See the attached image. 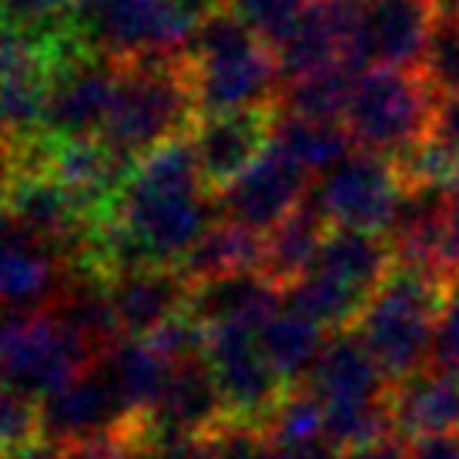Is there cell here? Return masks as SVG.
Instances as JSON below:
<instances>
[{"mask_svg":"<svg viewBox=\"0 0 459 459\" xmlns=\"http://www.w3.org/2000/svg\"><path fill=\"white\" fill-rule=\"evenodd\" d=\"M185 65L198 117L275 104L285 84L272 44L225 4L195 27Z\"/></svg>","mask_w":459,"mask_h":459,"instance_id":"cell-1","label":"cell"},{"mask_svg":"<svg viewBox=\"0 0 459 459\" xmlns=\"http://www.w3.org/2000/svg\"><path fill=\"white\" fill-rule=\"evenodd\" d=\"M198 121L185 54H158L117 61L115 101L104 121L101 141L138 165L141 158L188 138Z\"/></svg>","mask_w":459,"mask_h":459,"instance_id":"cell-2","label":"cell"},{"mask_svg":"<svg viewBox=\"0 0 459 459\" xmlns=\"http://www.w3.org/2000/svg\"><path fill=\"white\" fill-rule=\"evenodd\" d=\"M456 289L459 285H449L422 268L393 265L385 275L352 332L389 383H403L429 362L436 319Z\"/></svg>","mask_w":459,"mask_h":459,"instance_id":"cell-3","label":"cell"},{"mask_svg":"<svg viewBox=\"0 0 459 459\" xmlns=\"http://www.w3.org/2000/svg\"><path fill=\"white\" fill-rule=\"evenodd\" d=\"M225 0H77L71 30L94 57L185 54L195 27Z\"/></svg>","mask_w":459,"mask_h":459,"instance_id":"cell-4","label":"cell"},{"mask_svg":"<svg viewBox=\"0 0 459 459\" xmlns=\"http://www.w3.org/2000/svg\"><path fill=\"white\" fill-rule=\"evenodd\" d=\"M436 108L439 94L422 71L369 67L359 71L342 125L359 152L395 158L433 134Z\"/></svg>","mask_w":459,"mask_h":459,"instance_id":"cell-5","label":"cell"},{"mask_svg":"<svg viewBox=\"0 0 459 459\" xmlns=\"http://www.w3.org/2000/svg\"><path fill=\"white\" fill-rule=\"evenodd\" d=\"M98 362L101 359L51 308L0 316V383L38 403L61 393Z\"/></svg>","mask_w":459,"mask_h":459,"instance_id":"cell-6","label":"cell"},{"mask_svg":"<svg viewBox=\"0 0 459 459\" xmlns=\"http://www.w3.org/2000/svg\"><path fill=\"white\" fill-rule=\"evenodd\" d=\"M403 192L406 188L393 158L352 152L316 181L308 198L329 221V229L385 235L403 202Z\"/></svg>","mask_w":459,"mask_h":459,"instance_id":"cell-7","label":"cell"},{"mask_svg":"<svg viewBox=\"0 0 459 459\" xmlns=\"http://www.w3.org/2000/svg\"><path fill=\"white\" fill-rule=\"evenodd\" d=\"M204 366L215 379V389L225 403L231 422L265 426L272 409L285 395V379L262 352L258 332L252 329H218L204 339Z\"/></svg>","mask_w":459,"mask_h":459,"instance_id":"cell-8","label":"cell"},{"mask_svg":"<svg viewBox=\"0 0 459 459\" xmlns=\"http://www.w3.org/2000/svg\"><path fill=\"white\" fill-rule=\"evenodd\" d=\"M439 24L436 0H362L356 7L352 67L420 71Z\"/></svg>","mask_w":459,"mask_h":459,"instance_id":"cell-9","label":"cell"},{"mask_svg":"<svg viewBox=\"0 0 459 459\" xmlns=\"http://www.w3.org/2000/svg\"><path fill=\"white\" fill-rule=\"evenodd\" d=\"M117 88V61L81 51L57 65L44 111V138H101Z\"/></svg>","mask_w":459,"mask_h":459,"instance_id":"cell-10","label":"cell"},{"mask_svg":"<svg viewBox=\"0 0 459 459\" xmlns=\"http://www.w3.org/2000/svg\"><path fill=\"white\" fill-rule=\"evenodd\" d=\"M279 121V104L245 108L229 115L198 117L188 131V144L195 152L198 171L212 192H225L268 152Z\"/></svg>","mask_w":459,"mask_h":459,"instance_id":"cell-11","label":"cell"},{"mask_svg":"<svg viewBox=\"0 0 459 459\" xmlns=\"http://www.w3.org/2000/svg\"><path fill=\"white\" fill-rule=\"evenodd\" d=\"M308 178L312 175L295 165L289 154L268 144V152L242 178L218 192V215L258 235H268L308 198Z\"/></svg>","mask_w":459,"mask_h":459,"instance_id":"cell-12","label":"cell"},{"mask_svg":"<svg viewBox=\"0 0 459 459\" xmlns=\"http://www.w3.org/2000/svg\"><path fill=\"white\" fill-rule=\"evenodd\" d=\"M134 422L141 420L121 403V395L98 366L65 385L61 393L40 399V433L48 446L57 449L125 433Z\"/></svg>","mask_w":459,"mask_h":459,"instance_id":"cell-13","label":"cell"},{"mask_svg":"<svg viewBox=\"0 0 459 459\" xmlns=\"http://www.w3.org/2000/svg\"><path fill=\"white\" fill-rule=\"evenodd\" d=\"M356 7L352 0H308L281 38L272 40L281 77L295 81L322 67L352 65Z\"/></svg>","mask_w":459,"mask_h":459,"instance_id":"cell-14","label":"cell"},{"mask_svg":"<svg viewBox=\"0 0 459 459\" xmlns=\"http://www.w3.org/2000/svg\"><path fill=\"white\" fill-rule=\"evenodd\" d=\"M281 306H285V292L268 279L265 272H245V275H221V279L195 281L192 299H188V316L204 332H258Z\"/></svg>","mask_w":459,"mask_h":459,"instance_id":"cell-15","label":"cell"},{"mask_svg":"<svg viewBox=\"0 0 459 459\" xmlns=\"http://www.w3.org/2000/svg\"><path fill=\"white\" fill-rule=\"evenodd\" d=\"M108 299L121 335L148 339L152 332L188 312L192 281L185 279L181 268H141L108 281Z\"/></svg>","mask_w":459,"mask_h":459,"instance_id":"cell-16","label":"cell"},{"mask_svg":"<svg viewBox=\"0 0 459 459\" xmlns=\"http://www.w3.org/2000/svg\"><path fill=\"white\" fill-rule=\"evenodd\" d=\"M225 416V403L215 389V379L202 359L175 366L161 403L144 416V433L154 436H208L215 433Z\"/></svg>","mask_w":459,"mask_h":459,"instance_id":"cell-17","label":"cell"},{"mask_svg":"<svg viewBox=\"0 0 459 459\" xmlns=\"http://www.w3.org/2000/svg\"><path fill=\"white\" fill-rule=\"evenodd\" d=\"M395 436L409 443L459 433V383L436 369H422L389 389Z\"/></svg>","mask_w":459,"mask_h":459,"instance_id":"cell-18","label":"cell"},{"mask_svg":"<svg viewBox=\"0 0 459 459\" xmlns=\"http://www.w3.org/2000/svg\"><path fill=\"white\" fill-rule=\"evenodd\" d=\"M306 385L319 395L322 406L379 403L393 389L385 372L379 369V362L356 339V332H342L325 345V352L319 356Z\"/></svg>","mask_w":459,"mask_h":459,"instance_id":"cell-19","label":"cell"},{"mask_svg":"<svg viewBox=\"0 0 459 459\" xmlns=\"http://www.w3.org/2000/svg\"><path fill=\"white\" fill-rule=\"evenodd\" d=\"M98 369L108 376V383L115 385V393L121 395V403L138 416H152V409L161 403L175 366L168 362L148 339H117L108 352L101 356Z\"/></svg>","mask_w":459,"mask_h":459,"instance_id":"cell-20","label":"cell"},{"mask_svg":"<svg viewBox=\"0 0 459 459\" xmlns=\"http://www.w3.org/2000/svg\"><path fill=\"white\" fill-rule=\"evenodd\" d=\"M329 231H332L329 221L312 204V198H306L281 225H275L265 235V262H262V272L285 292L289 285H295L308 268L316 265L319 248Z\"/></svg>","mask_w":459,"mask_h":459,"instance_id":"cell-21","label":"cell"},{"mask_svg":"<svg viewBox=\"0 0 459 459\" xmlns=\"http://www.w3.org/2000/svg\"><path fill=\"white\" fill-rule=\"evenodd\" d=\"M262 262H265V235L235 221H215L178 268L195 285V281L221 279V275L262 272Z\"/></svg>","mask_w":459,"mask_h":459,"instance_id":"cell-22","label":"cell"},{"mask_svg":"<svg viewBox=\"0 0 459 459\" xmlns=\"http://www.w3.org/2000/svg\"><path fill=\"white\" fill-rule=\"evenodd\" d=\"M322 325L306 319L302 312L292 306H281L272 319L258 329V342L268 362L275 366L285 385H302L312 376L319 356L325 352V339H322Z\"/></svg>","mask_w":459,"mask_h":459,"instance_id":"cell-23","label":"cell"},{"mask_svg":"<svg viewBox=\"0 0 459 459\" xmlns=\"http://www.w3.org/2000/svg\"><path fill=\"white\" fill-rule=\"evenodd\" d=\"M272 144L292 158L295 165L308 175H325L332 168L352 154V138L342 121H312V117L281 115L275 121Z\"/></svg>","mask_w":459,"mask_h":459,"instance_id":"cell-24","label":"cell"},{"mask_svg":"<svg viewBox=\"0 0 459 459\" xmlns=\"http://www.w3.org/2000/svg\"><path fill=\"white\" fill-rule=\"evenodd\" d=\"M359 71L352 65H335L312 71L306 77L285 81L279 94V111L292 117H312V121H342Z\"/></svg>","mask_w":459,"mask_h":459,"instance_id":"cell-25","label":"cell"},{"mask_svg":"<svg viewBox=\"0 0 459 459\" xmlns=\"http://www.w3.org/2000/svg\"><path fill=\"white\" fill-rule=\"evenodd\" d=\"M265 436L281 449H299L325 439V406L306 383L289 385L265 420Z\"/></svg>","mask_w":459,"mask_h":459,"instance_id":"cell-26","label":"cell"},{"mask_svg":"<svg viewBox=\"0 0 459 459\" xmlns=\"http://www.w3.org/2000/svg\"><path fill=\"white\" fill-rule=\"evenodd\" d=\"M40 443V403L0 383V459L21 456Z\"/></svg>","mask_w":459,"mask_h":459,"instance_id":"cell-27","label":"cell"},{"mask_svg":"<svg viewBox=\"0 0 459 459\" xmlns=\"http://www.w3.org/2000/svg\"><path fill=\"white\" fill-rule=\"evenodd\" d=\"M422 77L429 81V88L443 98H459V17H443L433 30L429 51L422 61Z\"/></svg>","mask_w":459,"mask_h":459,"instance_id":"cell-28","label":"cell"},{"mask_svg":"<svg viewBox=\"0 0 459 459\" xmlns=\"http://www.w3.org/2000/svg\"><path fill=\"white\" fill-rule=\"evenodd\" d=\"M74 4L77 0H0V13L7 24L54 38L71 24Z\"/></svg>","mask_w":459,"mask_h":459,"instance_id":"cell-29","label":"cell"},{"mask_svg":"<svg viewBox=\"0 0 459 459\" xmlns=\"http://www.w3.org/2000/svg\"><path fill=\"white\" fill-rule=\"evenodd\" d=\"M429 369L443 372V376L459 383V289L449 295L443 312H439V319H436Z\"/></svg>","mask_w":459,"mask_h":459,"instance_id":"cell-30","label":"cell"},{"mask_svg":"<svg viewBox=\"0 0 459 459\" xmlns=\"http://www.w3.org/2000/svg\"><path fill=\"white\" fill-rule=\"evenodd\" d=\"M433 138L443 141L449 152L459 158V98H443L436 108Z\"/></svg>","mask_w":459,"mask_h":459,"instance_id":"cell-31","label":"cell"},{"mask_svg":"<svg viewBox=\"0 0 459 459\" xmlns=\"http://www.w3.org/2000/svg\"><path fill=\"white\" fill-rule=\"evenodd\" d=\"M342 459H412L409 449L399 439H383V443H372L362 449H349Z\"/></svg>","mask_w":459,"mask_h":459,"instance_id":"cell-32","label":"cell"},{"mask_svg":"<svg viewBox=\"0 0 459 459\" xmlns=\"http://www.w3.org/2000/svg\"><path fill=\"white\" fill-rule=\"evenodd\" d=\"M13 178H17V148L0 138V195L11 188Z\"/></svg>","mask_w":459,"mask_h":459,"instance_id":"cell-33","label":"cell"},{"mask_svg":"<svg viewBox=\"0 0 459 459\" xmlns=\"http://www.w3.org/2000/svg\"><path fill=\"white\" fill-rule=\"evenodd\" d=\"M13 459H65V453H61L57 446H48V443H40V446L27 449V453H21V456H13Z\"/></svg>","mask_w":459,"mask_h":459,"instance_id":"cell-34","label":"cell"},{"mask_svg":"<svg viewBox=\"0 0 459 459\" xmlns=\"http://www.w3.org/2000/svg\"><path fill=\"white\" fill-rule=\"evenodd\" d=\"M449 212H453V238H456V252H459V175L449 188Z\"/></svg>","mask_w":459,"mask_h":459,"instance_id":"cell-35","label":"cell"},{"mask_svg":"<svg viewBox=\"0 0 459 459\" xmlns=\"http://www.w3.org/2000/svg\"><path fill=\"white\" fill-rule=\"evenodd\" d=\"M436 7L443 17H459V0H436Z\"/></svg>","mask_w":459,"mask_h":459,"instance_id":"cell-36","label":"cell"},{"mask_svg":"<svg viewBox=\"0 0 459 459\" xmlns=\"http://www.w3.org/2000/svg\"><path fill=\"white\" fill-rule=\"evenodd\" d=\"M11 229V218H7V202H4V195H0V231Z\"/></svg>","mask_w":459,"mask_h":459,"instance_id":"cell-37","label":"cell"},{"mask_svg":"<svg viewBox=\"0 0 459 459\" xmlns=\"http://www.w3.org/2000/svg\"><path fill=\"white\" fill-rule=\"evenodd\" d=\"M134 459H148V456H141V453H138V456H134Z\"/></svg>","mask_w":459,"mask_h":459,"instance_id":"cell-38","label":"cell"},{"mask_svg":"<svg viewBox=\"0 0 459 459\" xmlns=\"http://www.w3.org/2000/svg\"><path fill=\"white\" fill-rule=\"evenodd\" d=\"M352 4H362V0H352Z\"/></svg>","mask_w":459,"mask_h":459,"instance_id":"cell-39","label":"cell"}]
</instances>
